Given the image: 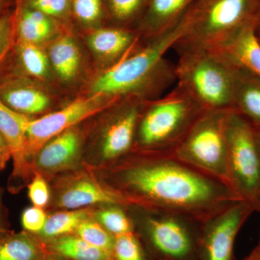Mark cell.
Here are the masks:
<instances>
[{"mask_svg":"<svg viewBox=\"0 0 260 260\" xmlns=\"http://www.w3.org/2000/svg\"><path fill=\"white\" fill-rule=\"evenodd\" d=\"M10 158L11 152L9 146L4 136L0 133V172L5 169Z\"/></svg>","mask_w":260,"mask_h":260,"instance_id":"cell-36","label":"cell"},{"mask_svg":"<svg viewBox=\"0 0 260 260\" xmlns=\"http://www.w3.org/2000/svg\"><path fill=\"white\" fill-rule=\"evenodd\" d=\"M28 116L10 109L0 100V133L4 136L13 159V169L8 183V189L18 192L34 177V171L27 151L25 125Z\"/></svg>","mask_w":260,"mask_h":260,"instance_id":"cell-12","label":"cell"},{"mask_svg":"<svg viewBox=\"0 0 260 260\" xmlns=\"http://www.w3.org/2000/svg\"><path fill=\"white\" fill-rule=\"evenodd\" d=\"M243 260H260V255L256 254L254 251H251L250 254Z\"/></svg>","mask_w":260,"mask_h":260,"instance_id":"cell-40","label":"cell"},{"mask_svg":"<svg viewBox=\"0 0 260 260\" xmlns=\"http://www.w3.org/2000/svg\"><path fill=\"white\" fill-rule=\"evenodd\" d=\"M12 50L15 56L13 69L32 79H46L49 76V57L39 45L15 39Z\"/></svg>","mask_w":260,"mask_h":260,"instance_id":"cell-22","label":"cell"},{"mask_svg":"<svg viewBox=\"0 0 260 260\" xmlns=\"http://www.w3.org/2000/svg\"><path fill=\"white\" fill-rule=\"evenodd\" d=\"M44 243L49 253L66 260H112L107 251L90 245L75 234Z\"/></svg>","mask_w":260,"mask_h":260,"instance_id":"cell-23","label":"cell"},{"mask_svg":"<svg viewBox=\"0 0 260 260\" xmlns=\"http://www.w3.org/2000/svg\"><path fill=\"white\" fill-rule=\"evenodd\" d=\"M15 3V39L39 45L54 36L56 25L52 18L17 0Z\"/></svg>","mask_w":260,"mask_h":260,"instance_id":"cell-19","label":"cell"},{"mask_svg":"<svg viewBox=\"0 0 260 260\" xmlns=\"http://www.w3.org/2000/svg\"><path fill=\"white\" fill-rule=\"evenodd\" d=\"M56 204L65 210L83 209L98 204L127 206L122 195L112 186L86 178L67 186L58 197Z\"/></svg>","mask_w":260,"mask_h":260,"instance_id":"cell-17","label":"cell"},{"mask_svg":"<svg viewBox=\"0 0 260 260\" xmlns=\"http://www.w3.org/2000/svg\"><path fill=\"white\" fill-rule=\"evenodd\" d=\"M253 127H254V138H255L256 146H257L260 154V126H253Z\"/></svg>","mask_w":260,"mask_h":260,"instance_id":"cell-38","label":"cell"},{"mask_svg":"<svg viewBox=\"0 0 260 260\" xmlns=\"http://www.w3.org/2000/svg\"><path fill=\"white\" fill-rule=\"evenodd\" d=\"M112 260H148L144 248L135 232L114 237Z\"/></svg>","mask_w":260,"mask_h":260,"instance_id":"cell-28","label":"cell"},{"mask_svg":"<svg viewBox=\"0 0 260 260\" xmlns=\"http://www.w3.org/2000/svg\"><path fill=\"white\" fill-rule=\"evenodd\" d=\"M260 212V204H259V210ZM254 249H255L256 251H260V228H259V240H258L257 245L256 246V247L254 248Z\"/></svg>","mask_w":260,"mask_h":260,"instance_id":"cell-42","label":"cell"},{"mask_svg":"<svg viewBox=\"0 0 260 260\" xmlns=\"http://www.w3.org/2000/svg\"><path fill=\"white\" fill-rule=\"evenodd\" d=\"M195 0H148L138 34L144 44L165 35L182 20Z\"/></svg>","mask_w":260,"mask_h":260,"instance_id":"cell-15","label":"cell"},{"mask_svg":"<svg viewBox=\"0 0 260 260\" xmlns=\"http://www.w3.org/2000/svg\"><path fill=\"white\" fill-rule=\"evenodd\" d=\"M48 57L56 74L63 81H71L78 75L81 63L80 54L72 38L56 39L49 48Z\"/></svg>","mask_w":260,"mask_h":260,"instance_id":"cell-24","label":"cell"},{"mask_svg":"<svg viewBox=\"0 0 260 260\" xmlns=\"http://www.w3.org/2000/svg\"><path fill=\"white\" fill-rule=\"evenodd\" d=\"M108 8L113 19L119 25H127L135 19L141 18L148 0H107Z\"/></svg>","mask_w":260,"mask_h":260,"instance_id":"cell-29","label":"cell"},{"mask_svg":"<svg viewBox=\"0 0 260 260\" xmlns=\"http://www.w3.org/2000/svg\"><path fill=\"white\" fill-rule=\"evenodd\" d=\"M254 207L240 200L203 224L200 244V260H237L234 244L239 231Z\"/></svg>","mask_w":260,"mask_h":260,"instance_id":"cell-10","label":"cell"},{"mask_svg":"<svg viewBox=\"0 0 260 260\" xmlns=\"http://www.w3.org/2000/svg\"><path fill=\"white\" fill-rule=\"evenodd\" d=\"M112 185L127 206L181 215L205 223L244 200L237 191L172 152L132 151L116 161Z\"/></svg>","mask_w":260,"mask_h":260,"instance_id":"cell-1","label":"cell"},{"mask_svg":"<svg viewBox=\"0 0 260 260\" xmlns=\"http://www.w3.org/2000/svg\"><path fill=\"white\" fill-rule=\"evenodd\" d=\"M28 194L32 205L43 208L50 200V190L47 181L42 174L34 173V177L28 184Z\"/></svg>","mask_w":260,"mask_h":260,"instance_id":"cell-33","label":"cell"},{"mask_svg":"<svg viewBox=\"0 0 260 260\" xmlns=\"http://www.w3.org/2000/svg\"><path fill=\"white\" fill-rule=\"evenodd\" d=\"M97 221L114 237L134 232V225L125 207L104 205L96 213Z\"/></svg>","mask_w":260,"mask_h":260,"instance_id":"cell-26","label":"cell"},{"mask_svg":"<svg viewBox=\"0 0 260 260\" xmlns=\"http://www.w3.org/2000/svg\"><path fill=\"white\" fill-rule=\"evenodd\" d=\"M260 0H195L181 20L179 40L219 49L248 25L254 24Z\"/></svg>","mask_w":260,"mask_h":260,"instance_id":"cell-5","label":"cell"},{"mask_svg":"<svg viewBox=\"0 0 260 260\" xmlns=\"http://www.w3.org/2000/svg\"><path fill=\"white\" fill-rule=\"evenodd\" d=\"M90 216L89 210H65L47 217L42 232L37 235L43 242L75 234L80 223Z\"/></svg>","mask_w":260,"mask_h":260,"instance_id":"cell-25","label":"cell"},{"mask_svg":"<svg viewBox=\"0 0 260 260\" xmlns=\"http://www.w3.org/2000/svg\"><path fill=\"white\" fill-rule=\"evenodd\" d=\"M141 41L137 30L122 27L99 29L88 37L89 47L109 68L141 47Z\"/></svg>","mask_w":260,"mask_h":260,"instance_id":"cell-16","label":"cell"},{"mask_svg":"<svg viewBox=\"0 0 260 260\" xmlns=\"http://www.w3.org/2000/svg\"><path fill=\"white\" fill-rule=\"evenodd\" d=\"M232 110L249 121L260 126V78L238 68Z\"/></svg>","mask_w":260,"mask_h":260,"instance_id":"cell-20","label":"cell"},{"mask_svg":"<svg viewBox=\"0 0 260 260\" xmlns=\"http://www.w3.org/2000/svg\"><path fill=\"white\" fill-rule=\"evenodd\" d=\"M25 6L38 10L51 18L64 16L70 7L72 0H17Z\"/></svg>","mask_w":260,"mask_h":260,"instance_id":"cell-32","label":"cell"},{"mask_svg":"<svg viewBox=\"0 0 260 260\" xmlns=\"http://www.w3.org/2000/svg\"><path fill=\"white\" fill-rule=\"evenodd\" d=\"M75 234L90 245L107 251L112 255L114 237L96 220L90 218L85 219L80 224Z\"/></svg>","mask_w":260,"mask_h":260,"instance_id":"cell-27","label":"cell"},{"mask_svg":"<svg viewBox=\"0 0 260 260\" xmlns=\"http://www.w3.org/2000/svg\"><path fill=\"white\" fill-rule=\"evenodd\" d=\"M3 190L0 189V239L13 233L8 220V212L2 200Z\"/></svg>","mask_w":260,"mask_h":260,"instance_id":"cell-35","label":"cell"},{"mask_svg":"<svg viewBox=\"0 0 260 260\" xmlns=\"http://www.w3.org/2000/svg\"><path fill=\"white\" fill-rule=\"evenodd\" d=\"M232 63L260 78V42L255 25L241 30L219 49Z\"/></svg>","mask_w":260,"mask_h":260,"instance_id":"cell-18","label":"cell"},{"mask_svg":"<svg viewBox=\"0 0 260 260\" xmlns=\"http://www.w3.org/2000/svg\"><path fill=\"white\" fill-rule=\"evenodd\" d=\"M13 0H0V18L10 11V7Z\"/></svg>","mask_w":260,"mask_h":260,"instance_id":"cell-37","label":"cell"},{"mask_svg":"<svg viewBox=\"0 0 260 260\" xmlns=\"http://www.w3.org/2000/svg\"><path fill=\"white\" fill-rule=\"evenodd\" d=\"M229 111H204L172 153L233 189L228 160L227 116Z\"/></svg>","mask_w":260,"mask_h":260,"instance_id":"cell-7","label":"cell"},{"mask_svg":"<svg viewBox=\"0 0 260 260\" xmlns=\"http://www.w3.org/2000/svg\"><path fill=\"white\" fill-rule=\"evenodd\" d=\"M47 216L42 208L32 206L23 210L21 215V223L23 231L39 235L45 225Z\"/></svg>","mask_w":260,"mask_h":260,"instance_id":"cell-34","label":"cell"},{"mask_svg":"<svg viewBox=\"0 0 260 260\" xmlns=\"http://www.w3.org/2000/svg\"><path fill=\"white\" fill-rule=\"evenodd\" d=\"M257 35V34H256ZM258 39H259V42H260V35H257Z\"/></svg>","mask_w":260,"mask_h":260,"instance_id":"cell-44","label":"cell"},{"mask_svg":"<svg viewBox=\"0 0 260 260\" xmlns=\"http://www.w3.org/2000/svg\"><path fill=\"white\" fill-rule=\"evenodd\" d=\"M48 254L45 243L25 231L0 239V260H44Z\"/></svg>","mask_w":260,"mask_h":260,"instance_id":"cell-21","label":"cell"},{"mask_svg":"<svg viewBox=\"0 0 260 260\" xmlns=\"http://www.w3.org/2000/svg\"><path fill=\"white\" fill-rule=\"evenodd\" d=\"M228 160L233 189L259 212L260 154L254 127L230 110L227 116Z\"/></svg>","mask_w":260,"mask_h":260,"instance_id":"cell-8","label":"cell"},{"mask_svg":"<svg viewBox=\"0 0 260 260\" xmlns=\"http://www.w3.org/2000/svg\"><path fill=\"white\" fill-rule=\"evenodd\" d=\"M0 100L18 114L28 116L42 114L50 107L51 99L32 78L8 68L0 67Z\"/></svg>","mask_w":260,"mask_h":260,"instance_id":"cell-13","label":"cell"},{"mask_svg":"<svg viewBox=\"0 0 260 260\" xmlns=\"http://www.w3.org/2000/svg\"><path fill=\"white\" fill-rule=\"evenodd\" d=\"M184 34L182 23L165 35L145 43L134 52L99 75L90 88V94L114 99L138 98L149 101L164 95L177 82L175 64L164 56Z\"/></svg>","mask_w":260,"mask_h":260,"instance_id":"cell-2","label":"cell"},{"mask_svg":"<svg viewBox=\"0 0 260 260\" xmlns=\"http://www.w3.org/2000/svg\"><path fill=\"white\" fill-rule=\"evenodd\" d=\"M205 109L180 85L142 106L132 151L172 152Z\"/></svg>","mask_w":260,"mask_h":260,"instance_id":"cell-4","label":"cell"},{"mask_svg":"<svg viewBox=\"0 0 260 260\" xmlns=\"http://www.w3.org/2000/svg\"><path fill=\"white\" fill-rule=\"evenodd\" d=\"M140 214L133 220L134 232L148 260H200L204 223L165 212L135 207Z\"/></svg>","mask_w":260,"mask_h":260,"instance_id":"cell-6","label":"cell"},{"mask_svg":"<svg viewBox=\"0 0 260 260\" xmlns=\"http://www.w3.org/2000/svg\"><path fill=\"white\" fill-rule=\"evenodd\" d=\"M121 100L100 94H90L89 96L77 99L60 110L37 119L29 118L25 133L28 156L32 166L36 155L48 141L90 116L109 110Z\"/></svg>","mask_w":260,"mask_h":260,"instance_id":"cell-9","label":"cell"},{"mask_svg":"<svg viewBox=\"0 0 260 260\" xmlns=\"http://www.w3.org/2000/svg\"><path fill=\"white\" fill-rule=\"evenodd\" d=\"M174 48L178 85L205 110H232L238 67L215 49L180 40Z\"/></svg>","mask_w":260,"mask_h":260,"instance_id":"cell-3","label":"cell"},{"mask_svg":"<svg viewBox=\"0 0 260 260\" xmlns=\"http://www.w3.org/2000/svg\"><path fill=\"white\" fill-rule=\"evenodd\" d=\"M255 30L257 35H260V8L255 20Z\"/></svg>","mask_w":260,"mask_h":260,"instance_id":"cell-39","label":"cell"},{"mask_svg":"<svg viewBox=\"0 0 260 260\" xmlns=\"http://www.w3.org/2000/svg\"><path fill=\"white\" fill-rule=\"evenodd\" d=\"M253 251H254V252L256 253V254H259L260 255V251H256L255 249H253Z\"/></svg>","mask_w":260,"mask_h":260,"instance_id":"cell-43","label":"cell"},{"mask_svg":"<svg viewBox=\"0 0 260 260\" xmlns=\"http://www.w3.org/2000/svg\"><path fill=\"white\" fill-rule=\"evenodd\" d=\"M145 101L135 97L121 99L112 107L103 134L101 154L106 161H117L132 152L142 106Z\"/></svg>","mask_w":260,"mask_h":260,"instance_id":"cell-11","label":"cell"},{"mask_svg":"<svg viewBox=\"0 0 260 260\" xmlns=\"http://www.w3.org/2000/svg\"><path fill=\"white\" fill-rule=\"evenodd\" d=\"M82 140L75 126L54 137L36 155L32 161L34 173L56 174L73 167L79 157Z\"/></svg>","mask_w":260,"mask_h":260,"instance_id":"cell-14","label":"cell"},{"mask_svg":"<svg viewBox=\"0 0 260 260\" xmlns=\"http://www.w3.org/2000/svg\"><path fill=\"white\" fill-rule=\"evenodd\" d=\"M15 40L14 11L0 18V67L9 54Z\"/></svg>","mask_w":260,"mask_h":260,"instance_id":"cell-31","label":"cell"},{"mask_svg":"<svg viewBox=\"0 0 260 260\" xmlns=\"http://www.w3.org/2000/svg\"><path fill=\"white\" fill-rule=\"evenodd\" d=\"M71 7L75 16L82 23L93 24L102 18V0H72Z\"/></svg>","mask_w":260,"mask_h":260,"instance_id":"cell-30","label":"cell"},{"mask_svg":"<svg viewBox=\"0 0 260 260\" xmlns=\"http://www.w3.org/2000/svg\"><path fill=\"white\" fill-rule=\"evenodd\" d=\"M44 260H66L63 259V258L59 257V256L54 255V254H51L49 252L47 256H46L45 259Z\"/></svg>","mask_w":260,"mask_h":260,"instance_id":"cell-41","label":"cell"}]
</instances>
